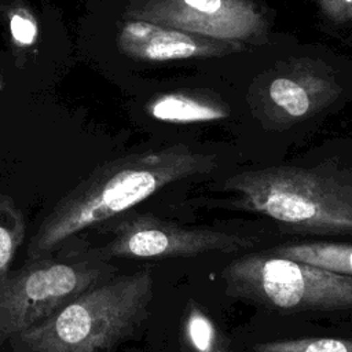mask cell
I'll use <instances>...</instances> for the list:
<instances>
[{
    "label": "cell",
    "mask_w": 352,
    "mask_h": 352,
    "mask_svg": "<svg viewBox=\"0 0 352 352\" xmlns=\"http://www.w3.org/2000/svg\"><path fill=\"white\" fill-rule=\"evenodd\" d=\"M214 168V155L184 144L106 162L58 201L32 238L28 256L43 257L74 234L126 212L165 186Z\"/></svg>",
    "instance_id": "1"
},
{
    "label": "cell",
    "mask_w": 352,
    "mask_h": 352,
    "mask_svg": "<svg viewBox=\"0 0 352 352\" xmlns=\"http://www.w3.org/2000/svg\"><path fill=\"white\" fill-rule=\"evenodd\" d=\"M153 285L150 270L98 283L15 334L18 346L23 352L110 349L147 316Z\"/></svg>",
    "instance_id": "2"
},
{
    "label": "cell",
    "mask_w": 352,
    "mask_h": 352,
    "mask_svg": "<svg viewBox=\"0 0 352 352\" xmlns=\"http://www.w3.org/2000/svg\"><path fill=\"white\" fill-rule=\"evenodd\" d=\"M241 208L318 232H352V188L315 172L271 166L228 177Z\"/></svg>",
    "instance_id": "3"
},
{
    "label": "cell",
    "mask_w": 352,
    "mask_h": 352,
    "mask_svg": "<svg viewBox=\"0 0 352 352\" xmlns=\"http://www.w3.org/2000/svg\"><path fill=\"white\" fill-rule=\"evenodd\" d=\"M221 276L230 294L268 309L352 311V276L268 252L232 260Z\"/></svg>",
    "instance_id": "4"
},
{
    "label": "cell",
    "mask_w": 352,
    "mask_h": 352,
    "mask_svg": "<svg viewBox=\"0 0 352 352\" xmlns=\"http://www.w3.org/2000/svg\"><path fill=\"white\" fill-rule=\"evenodd\" d=\"M104 267L89 261L32 258L0 279V336H15L99 283Z\"/></svg>",
    "instance_id": "5"
},
{
    "label": "cell",
    "mask_w": 352,
    "mask_h": 352,
    "mask_svg": "<svg viewBox=\"0 0 352 352\" xmlns=\"http://www.w3.org/2000/svg\"><path fill=\"white\" fill-rule=\"evenodd\" d=\"M124 19L243 44L257 43L268 30L264 14L252 0H131Z\"/></svg>",
    "instance_id": "6"
},
{
    "label": "cell",
    "mask_w": 352,
    "mask_h": 352,
    "mask_svg": "<svg viewBox=\"0 0 352 352\" xmlns=\"http://www.w3.org/2000/svg\"><path fill=\"white\" fill-rule=\"evenodd\" d=\"M249 238L214 230L184 228L150 214L122 219L103 252L121 258L192 257L208 252H236L250 246Z\"/></svg>",
    "instance_id": "7"
},
{
    "label": "cell",
    "mask_w": 352,
    "mask_h": 352,
    "mask_svg": "<svg viewBox=\"0 0 352 352\" xmlns=\"http://www.w3.org/2000/svg\"><path fill=\"white\" fill-rule=\"evenodd\" d=\"M117 43L125 55L147 62L219 58L246 48L243 43L212 38L136 19L122 22Z\"/></svg>",
    "instance_id": "8"
},
{
    "label": "cell",
    "mask_w": 352,
    "mask_h": 352,
    "mask_svg": "<svg viewBox=\"0 0 352 352\" xmlns=\"http://www.w3.org/2000/svg\"><path fill=\"white\" fill-rule=\"evenodd\" d=\"M336 91H338L337 85L319 76L296 72L275 77L268 84L267 96L275 117L294 121L320 110L334 99Z\"/></svg>",
    "instance_id": "9"
},
{
    "label": "cell",
    "mask_w": 352,
    "mask_h": 352,
    "mask_svg": "<svg viewBox=\"0 0 352 352\" xmlns=\"http://www.w3.org/2000/svg\"><path fill=\"white\" fill-rule=\"evenodd\" d=\"M148 113L155 120L170 124H195L219 121L228 116V107L208 95L195 92H170L151 100Z\"/></svg>",
    "instance_id": "10"
},
{
    "label": "cell",
    "mask_w": 352,
    "mask_h": 352,
    "mask_svg": "<svg viewBox=\"0 0 352 352\" xmlns=\"http://www.w3.org/2000/svg\"><path fill=\"white\" fill-rule=\"evenodd\" d=\"M272 254L298 260L329 270L336 274L352 276V243L338 242H302L286 243L271 249Z\"/></svg>",
    "instance_id": "11"
},
{
    "label": "cell",
    "mask_w": 352,
    "mask_h": 352,
    "mask_svg": "<svg viewBox=\"0 0 352 352\" xmlns=\"http://www.w3.org/2000/svg\"><path fill=\"white\" fill-rule=\"evenodd\" d=\"M182 331L191 352H231L214 322L194 301L187 304Z\"/></svg>",
    "instance_id": "12"
},
{
    "label": "cell",
    "mask_w": 352,
    "mask_h": 352,
    "mask_svg": "<svg viewBox=\"0 0 352 352\" xmlns=\"http://www.w3.org/2000/svg\"><path fill=\"white\" fill-rule=\"evenodd\" d=\"M25 226L19 210L10 201H0V279L8 274L14 254L23 239Z\"/></svg>",
    "instance_id": "13"
},
{
    "label": "cell",
    "mask_w": 352,
    "mask_h": 352,
    "mask_svg": "<svg viewBox=\"0 0 352 352\" xmlns=\"http://www.w3.org/2000/svg\"><path fill=\"white\" fill-rule=\"evenodd\" d=\"M253 352H352V340L340 337H311L258 342Z\"/></svg>",
    "instance_id": "14"
},
{
    "label": "cell",
    "mask_w": 352,
    "mask_h": 352,
    "mask_svg": "<svg viewBox=\"0 0 352 352\" xmlns=\"http://www.w3.org/2000/svg\"><path fill=\"white\" fill-rule=\"evenodd\" d=\"M10 30L12 40L18 45H30L37 37V25L25 11H14L10 16Z\"/></svg>",
    "instance_id": "15"
},
{
    "label": "cell",
    "mask_w": 352,
    "mask_h": 352,
    "mask_svg": "<svg viewBox=\"0 0 352 352\" xmlns=\"http://www.w3.org/2000/svg\"><path fill=\"white\" fill-rule=\"evenodd\" d=\"M320 11L333 22L352 21V0H315Z\"/></svg>",
    "instance_id": "16"
}]
</instances>
